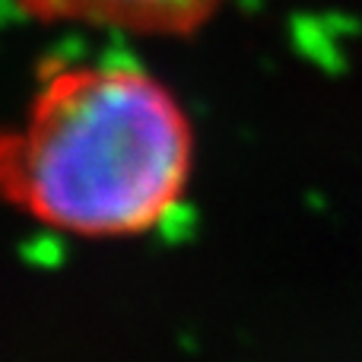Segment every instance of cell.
Segmentation results:
<instances>
[{
    "instance_id": "6da1fadb",
    "label": "cell",
    "mask_w": 362,
    "mask_h": 362,
    "mask_svg": "<svg viewBox=\"0 0 362 362\" xmlns=\"http://www.w3.org/2000/svg\"><path fill=\"white\" fill-rule=\"evenodd\" d=\"M194 172V127L165 83L124 64H57L0 131V200L76 238L165 223Z\"/></svg>"
},
{
    "instance_id": "7a4b0ae2",
    "label": "cell",
    "mask_w": 362,
    "mask_h": 362,
    "mask_svg": "<svg viewBox=\"0 0 362 362\" xmlns=\"http://www.w3.org/2000/svg\"><path fill=\"white\" fill-rule=\"evenodd\" d=\"M42 23L108 25L137 35H194L226 0H16Z\"/></svg>"
}]
</instances>
